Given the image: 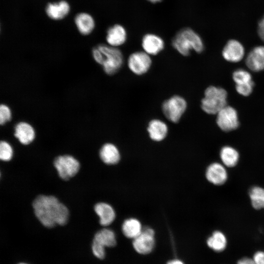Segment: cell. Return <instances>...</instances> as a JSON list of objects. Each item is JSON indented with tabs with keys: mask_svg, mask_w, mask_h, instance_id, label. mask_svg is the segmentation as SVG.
Wrapping results in <instances>:
<instances>
[{
	"mask_svg": "<svg viewBox=\"0 0 264 264\" xmlns=\"http://www.w3.org/2000/svg\"><path fill=\"white\" fill-rule=\"evenodd\" d=\"M32 207L36 217L46 227L51 228L56 224L64 225L68 221V208L53 196H38L34 200Z\"/></svg>",
	"mask_w": 264,
	"mask_h": 264,
	"instance_id": "obj_1",
	"label": "cell"
},
{
	"mask_svg": "<svg viewBox=\"0 0 264 264\" xmlns=\"http://www.w3.org/2000/svg\"><path fill=\"white\" fill-rule=\"evenodd\" d=\"M94 60L102 66L104 71L109 75L116 73L124 64V56L118 48L109 44H100L92 50Z\"/></svg>",
	"mask_w": 264,
	"mask_h": 264,
	"instance_id": "obj_2",
	"label": "cell"
},
{
	"mask_svg": "<svg viewBox=\"0 0 264 264\" xmlns=\"http://www.w3.org/2000/svg\"><path fill=\"white\" fill-rule=\"evenodd\" d=\"M172 45L180 54L188 56L194 50L198 53L204 49L202 40L192 29L185 27L179 30L172 40Z\"/></svg>",
	"mask_w": 264,
	"mask_h": 264,
	"instance_id": "obj_3",
	"label": "cell"
},
{
	"mask_svg": "<svg viewBox=\"0 0 264 264\" xmlns=\"http://www.w3.org/2000/svg\"><path fill=\"white\" fill-rule=\"evenodd\" d=\"M227 91L223 88L211 86L204 91L201 101V108L209 114H217L227 106Z\"/></svg>",
	"mask_w": 264,
	"mask_h": 264,
	"instance_id": "obj_4",
	"label": "cell"
},
{
	"mask_svg": "<svg viewBox=\"0 0 264 264\" xmlns=\"http://www.w3.org/2000/svg\"><path fill=\"white\" fill-rule=\"evenodd\" d=\"M187 108L186 99L179 95H174L163 101L161 105L164 116L174 123L178 122Z\"/></svg>",
	"mask_w": 264,
	"mask_h": 264,
	"instance_id": "obj_5",
	"label": "cell"
},
{
	"mask_svg": "<svg viewBox=\"0 0 264 264\" xmlns=\"http://www.w3.org/2000/svg\"><path fill=\"white\" fill-rule=\"evenodd\" d=\"M53 164L59 177L67 180L78 173L80 164L79 161L72 155L65 154L58 156Z\"/></svg>",
	"mask_w": 264,
	"mask_h": 264,
	"instance_id": "obj_6",
	"label": "cell"
},
{
	"mask_svg": "<svg viewBox=\"0 0 264 264\" xmlns=\"http://www.w3.org/2000/svg\"><path fill=\"white\" fill-rule=\"evenodd\" d=\"M151 56L144 51L132 52L127 60L129 69L136 75L140 76L146 74L152 65Z\"/></svg>",
	"mask_w": 264,
	"mask_h": 264,
	"instance_id": "obj_7",
	"label": "cell"
},
{
	"mask_svg": "<svg viewBox=\"0 0 264 264\" xmlns=\"http://www.w3.org/2000/svg\"><path fill=\"white\" fill-rule=\"evenodd\" d=\"M217 114V124L222 131L230 132L239 127L237 112L232 107L226 106Z\"/></svg>",
	"mask_w": 264,
	"mask_h": 264,
	"instance_id": "obj_8",
	"label": "cell"
},
{
	"mask_svg": "<svg viewBox=\"0 0 264 264\" xmlns=\"http://www.w3.org/2000/svg\"><path fill=\"white\" fill-rule=\"evenodd\" d=\"M154 235V231L151 228H143L141 233L133 239L132 244L136 251L141 254L151 252L155 244Z\"/></svg>",
	"mask_w": 264,
	"mask_h": 264,
	"instance_id": "obj_9",
	"label": "cell"
},
{
	"mask_svg": "<svg viewBox=\"0 0 264 264\" xmlns=\"http://www.w3.org/2000/svg\"><path fill=\"white\" fill-rule=\"evenodd\" d=\"M233 79L236 83V89L240 94L247 96L252 93L254 83L248 71L238 69L233 72Z\"/></svg>",
	"mask_w": 264,
	"mask_h": 264,
	"instance_id": "obj_10",
	"label": "cell"
},
{
	"mask_svg": "<svg viewBox=\"0 0 264 264\" xmlns=\"http://www.w3.org/2000/svg\"><path fill=\"white\" fill-rule=\"evenodd\" d=\"M141 46L146 53L150 56H154L164 49L165 42L159 36L154 33H147L142 37Z\"/></svg>",
	"mask_w": 264,
	"mask_h": 264,
	"instance_id": "obj_11",
	"label": "cell"
},
{
	"mask_svg": "<svg viewBox=\"0 0 264 264\" xmlns=\"http://www.w3.org/2000/svg\"><path fill=\"white\" fill-rule=\"evenodd\" d=\"M223 58L231 62H238L244 56V49L242 45L238 41L230 40L224 47L222 52Z\"/></svg>",
	"mask_w": 264,
	"mask_h": 264,
	"instance_id": "obj_12",
	"label": "cell"
},
{
	"mask_svg": "<svg viewBox=\"0 0 264 264\" xmlns=\"http://www.w3.org/2000/svg\"><path fill=\"white\" fill-rule=\"evenodd\" d=\"M106 39L109 45L118 47L124 44L127 41L126 30L121 24H114L108 29Z\"/></svg>",
	"mask_w": 264,
	"mask_h": 264,
	"instance_id": "obj_13",
	"label": "cell"
},
{
	"mask_svg": "<svg viewBox=\"0 0 264 264\" xmlns=\"http://www.w3.org/2000/svg\"><path fill=\"white\" fill-rule=\"evenodd\" d=\"M14 135L21 144L24 145L32 142L36 135L33 126L24 121L20 122L16 125Z\"/></svg>",
	"mask_w": 264,
	"mask_h": 264,
	"instance_id": "obj_14",
	"label": "cell"
},
{
	"mask_svg": "<svg viewBox=\"0 0 264 264\" xmlns=\"http://www.w3.org/2000/svg\"><path fill=\"white\" fill-rule=\"evenodd\" d=\"M205 176L210 182L216 185L224 184L227 178L225 168L221 164L217 162L213 163L207 167Z\"/></svg>",
	"mask_w": 264,
	"mask_h": 264,
	"instance_id": "obj_15",
	"label": "cell"
},
{
	"mask_svg": "<svg viewBox=\"0 0 264 264\" xmlns=\"http://www.w3.org/2000/svg\"><path fill=\"white\" fill-rule=\"evenodd\" d=\"M147 130L150 138L155 142L164 140L168 133V127L166 123L156 118L149 121Z\"/></svg>",
	"mask_w": 264,
	"mask_h": 264,
	"instance_id": "obj_16",
	"label": "cell"
},
{
	"mask_svg": "<svg viewBox=\"0 0 264 264\" xmlns=\"http://www.w3.org/2000/svg\"><path fill=\"white\" fill-rule=\"evenodd\" d=\"M245 64L253 71L264 69V46H258L252 49L247 55Z\"/></svg>",
	"mask_w": 264,
	"mask_h": 264,
	"instance_id": "obj_17",
	"label": "cell"
},
{
	"mask_svg": "<svg viewBox=\"0 0 264 264\" xmlns=\"http://www.w3.org/2000/svg\"><path fill=\"white\" fill-rule=\"evenodd\" d=\"M94 209L99 218V223L101 225L108 226L114 220L115 212L110 204L104 202L97 203L94 205Z\"/></svg>",
	"mask_w": 264,
	"mask_h": 264,
	"instance_id": "obj_18",
	"label": "cell"
},
{
	"mask_svg": "<svg viewBox=\"0 0 264 264\" xmlns=\"http://www.w3.org/2000/svg\"><path fill=\"white\" fill-rule=\"evenodd\" d=\"M99 156L105 164L112 165L117 164L121 158V154L118 148L113 144H104L99 151Z\"/></svg>",
	"mask_w": 264,
	"mask_h": 264,
	"instance_id": "obj_19",
	"label": "cell"
},
{
	"mask_svg": "<svg viewBox=\"0 0 264 264\" xmlns=\"http://www.w3.org/2000/svg\"><path fill=\"white\" fill-rule=\"evenodd\" d=\"M69 10L70 7L68 3L64 0L58 3H50L46 8V12L48 16L55 20L65 18L68 14Z\"/></svg>",
	"mask_w": 264,
	"mask_h": 264,
	"instance_id": "obj_20",
	"label": "cell"
},
{
	"mask_svg": "<svg viewBox=\"0 0 264 264\" xmlns=\"http://www.w3.org/2000/svg\"><path fill=\"white\" fill-rule=\"evenodd\" d=\"M75 22L78 31L84 35L90 34L95 26L93 18L88 14L85 13L78 14L75 18Z\"/></svg>",
	"mask_w": 264,
	"mask_h": 264,
	"instance_id": "obj_21",
	"label": "cell"
},
{
	"mask_svg": "<svg viewBox=\"0 0 264 264\" xmlns=\"http://www.w3.org/2000/svg\"><path fill=\"white\" fill-rule=\"evenodd\" d=\"M142 229L140 222L135 218L126 220L122 226L124 235L130 239H134L137 237L141 233Z\"/></svg>",
	"mask_w": 264,
	"mask_h": 264,
	"instance_id": "obj_22",
	"label": "cell"
},
{
	"mask_svg": "<svg viewBox=\"0 0 264 264\" xmlns=\"http://www.w3.org/2000/svg\"><path fill=\"white\" fill-rule=\"evenodd\" d=\"M207 245L213 251L220 252L223 251L227 245V239L224 234L220 231H215L207 240Z\"/></svg>",
	"mask_w": 264,
	"mask_h": 264,
	"instance_id": "obj_23",
	"label": "cell"
},
{
	"mask_svg": "<svg viewBox=\"0 0 264 264\" xmlns=\"http://www.w3.org/2000/svg\"><path fill=\"white\" fill-rule=\"evenodd\" d=\"M93 240L104 247H113L116 243L114 232L107 228H104L98 231L95 234Z\"/></svg>",
	"mask_w": 264,
	"mask_h": 264,
	"instance_id": "obj_24",
	"label": "cell"
},
{
	"mask_svg": "<svg viewBox=\"0 0 264 264\" xmlns=\"http://www.w3.org/2000/svg\"><path fill=\"white\" fill-rule=\"evenodd\" d=\"M220 159L224 165L233 167L237 164L239 154L234 148L230 146H224L220 152Z\"/></svg>",
	"mask_w": 264,
	"mask_h": 264,
	"instance_id": "obj_25",
	"label": "cell"
},
{
	"mask_svg": "<svg viewBox=\"0 0 264 264\" xmlns=\"http://www.w3.org/2000/svg\"><path fill=\"white\" fill-rule=\"evenodd\" d=\"M251 204L254 208H264V189L260 187H252L249 192Z\"/></svg>",
	"mask_w": 264,
	"mask_h": 264,
	"instance_id": "obj_26",
	"label": "cell"
},
{
	"mask_svg": "<svg viewBox=\"0 0 264 264\" xmlns=\"http://www.w3.org/2000/svg\"><path fill=\"white\" fill-rule=\"evenodd\" d=\"M13 155V150L10 144L5 141L0 143V159L3 161H10Z\"/></svg>",
	"mask_w": 264,
	"mask_h": 264,
	"instance_id": "obj_27",
	"label": "cell"
},
{
	"mask_svg": "<svg viewBox=\"0 0 264 264\" xmlns=\"http://www.w3.org/2000/svg\"><path fill=\"white\" fill-rule=\"evenodd\" d=\"M12 118V111L10 108L5 104L0 106V123L1 125L9 122Z\"/></svg>",
	"mask_w": 264,
	"mask_h": 264,
	"instance_id": "obj_28",
	"label": "cell"
},
{
	"mask_svg": "<svg viewBox=\"0 0 264 264\" xmlns=\"http://www.w3.org/2000/svg\"><path fill=\"white\" fill-rule=\"evenodd\" d=\"M105 247L93 240L91 249L94 255L98 259H103L105 257Z\"/></svg>",
	"mask_w": 264,
	"mask_h": 264,
	"instance_id": "obj_29",
	"label": "cell"
},
{
	"mask_svg": "<svg viewBox=\"0 0 264 264\" xmlns=\"http://www.w3.org/2000/svg\"><path fill=\"white\" fill-rule=\"evenodd\" d=\"M253 259L256 264H264V252L258 251L256 252Z\"/></svg>",
	"mask_w": 264,
	"mask_h": 264,
	"instance_id": "obj_30",
	"label": "cell"
},
{
	"mask_svg": "<svg viewBox=\"0 0 264 264\" xmlns=\"http://www.w3.org/2000/svg\"><path fill=\"white\" fill-rule=\"evenodd\" d=\"M258 33L261 40L264 42V15L258 23Z\"/></svg>",
	"mask_w": 264,
	"mask_h": 264,
	"instance_id": "obj_31",
	"label": "cell"
},
{
	"mask_svg": "<svg viewBox=\"0 0 264 264\" xmlns=\"http://www.w3.org/2000/svg\"><path fill=\"white\" fill-rule=\"evenodd\" d=\"M237 264H256V263L253 259L244 257L240 259Z\"/></svg>",
	"mask_w": 264,
	"mask_h": 264,
	"instance_id": "obj_32",
	"label": "cell"
},
{
	"mask_svg": "<svg viewBox=\"0 0 264 264\" xmlns=\"http://www.w3.org/2000/svg\"><path fill=\"white\" fill-rule=\"evenodd\" d=\"M167 264H184V263L179 260L174 259L169 261Z\"/></svg>",
	"mask_w": 264,
	"mask_h": 264,
	"instance_id": "obj_33",
	"label": "cell"
},
{
	"mask_svg": "<svg viewBox=\"0 0 264 264\" xmlns=\"http://www.w3.org/2000/svg\"><path fill=\"white\" fill-rule=\"evenodd\" d=\"M152 3H157L161 1V0H147Z\"/></svg>",
	"mask_w": 264,
	"mask_h": 264,
	"instance_id": "obj_34",
	"label": "cell"
},
{
	"mask_svg": "<svg viewBox=\"0 0 264 264\" xmlns=\"http://www.w3.org/2000/svg\"><path fill=\"white\" fill-rule=\"evenodd\" d=\"M18 264H25V263H19Z\"/></svg>",
	"mask_w": 264,
	"mask_h": 264,
	"instance_id": "obj_35",
	"label": "cell"
}]
</instances>
